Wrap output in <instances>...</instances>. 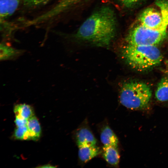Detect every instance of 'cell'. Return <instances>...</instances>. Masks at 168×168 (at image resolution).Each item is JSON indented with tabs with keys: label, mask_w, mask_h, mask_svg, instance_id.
Instances as JSON below:
<instances>
[{
	"label": "cell",
	"mask_w": 168,
	"mask_h": 168,
	"mask_svg": "<svg viewBox=\"0 0 168 168\" xmlns=\"http://www.w3.org/2000/svg\"><path fill=\"white\" fill-rule=\"evenodd\" d=\"M116 21L113 9L109 7H102L83 22L75 37L97 46H109L116 34Z\"/></svg>",
	"instance_id": "cell-1"
},
{
	"label": "cell",
	"mask_w": 168,
	"mask_h": 168,
	"mask_svg": "<svg viewBox=\"0 0 168 168\" xmlns=\"http://www.w3.org/2000/svg\"><path fill=\"white\" fill-rule=\"evenodd\" d=\"M122 55L132 68L142 71L152 68L162 61V55L156 46L127 44L123 49Z\"/></svg>",
	"instance_id": "cell-2"
},
{
	"label": "cell",
	"mask_w": 168,
	"mask_h": 168,
	"mask_svg": "<svg viewBox=\"0 0 168 168\" xmlns=\"http://www.w3.org/2000/svg\"><path fill=\"white\" fill-rule=\"evenodd\" d=\"M151 87L147 84L137 81L124 83L120 92L119 100L126 108L133 110L147 109L152 96Z\"/></svg>",
	"instance_id": "cell-3"
},
{
	"label": "cell",
	"mask_w": 168,
	"mask_h": 168,
	"mask_svg": "<svg viewBox=\"0 0 168 168\" xmlns=\"http://www.w3.org/2000/svg\"><path fill=\"white\" fill-rule=\"evenodd\" d=\"M167 32L147 27L141 24L132 29L126 38L127 44L156 46L162 41Z\"/></svg>",
	"instance_id": "cell-4"
},
{
	"label": "cell",
	"mask_w": 168,
	"mask_h": 168,
	"mask_svg": "<svg viewBox=\"0 0 168 168\" xmlns=\"http://www.w3.org/2000/svg\"><path fill=\"white\" fill-rule=\"evenodd\" d=\"M141 24L148 28L165 32L162 28L163 19L161 13L152 7L145 9L139 18Z\"/></svg>",
	"instance_id": "cell-5"
},
{
	"label": "cell",
	"mask_w": 168,
	"mask_h": 168,
	"mask_svg": "<svg viewBox=\"0 0 168 168\" xmlns=\"http://www.w3.org/2000/svg\"><path fill=\"white\" fill-rule=\"evenodd\" d=\"M85 0H60L54 7L47 12L50 18L53 19L73 6Z\"/></svg>",
	"instance_id": "cell-6"
},
{
	"label": "cell",
	"mask_w": 168,
	"mask_h": 168,
	"mask_svg": "<svg viewBox=\"0 0 168 168\" xmlns=\"http://www.w3.org/2000/svg\"><path fill=\"white\" fill-rule=\"evenodd\" d=\"M21 0H0V21L12 16L16 11Z\"/></svg>",
	"instance_id": "cell-7"
},
{
	"label": "cell",
	"mask_w": 168,
	"mask_h": 168,
	"mask_svg": "<svg viewBox=\"0 0 168 168\" xmlns=\"http://www.w3.org/2000/svg\"><path fill=\"white\" fill-rule=\"evenodd\" d=\"M76 138L78 147L85 145H96V138L91 132L86 128L80 129L77 133Z\"/></svg>",
	"instance_id": "cell-8"
},
{
	"label": "cell",
	"mask_w": 168,
	"mask_h": 168,
	"mask_svg": "<svg viewBox=\"0 0 168 168\" xmlns=\"http://www.w3.org/2000/svg\"><path fill=\"white\" fill-rule=\"evenodd\" d=\"M78 147L79 158L84 162H87L96 157L100 152V149L96 145H85Z\"/></svg>",
	"instance_id": "cell-9"
},
{
	"label": "cell",
	"mask_w": 168,
	"mask_h": 168,
	"mask_svg": "<svg viewBox=\"0 0 168 168\" xmlns=\"http://www.w3.org/2000/svg\"><path fill=\"white\" fill-rule=\"evenodd\" d=\"M100 140L104 146H112L117 148L119 143L118 138L108 126L102 129L100 135Z\"/></svg>",
	"instance_id": "cell-10"
},
{
	"label": "cell",
	"mask_w": 168,
	"mask_h": 168,
	"mask_svg": "<svg viewBox=\"0 0 168 168\" xmlns=\"http://www.w3.org/2000/svg\"><path fill=\"white\" fill-rule=\"evenodd\" d=\"M25 52L23 50L14 48L3 43L0 46V59L1 61L13 60L21 55Z\"/></svg>",
	"instance_id": "cell-11"
},
{
	"label": "cell",
	"mask_w": 168,
	"mask_h": 168,
	"mask_svg": "<svg viewBox=\"0 0 168 168\" xmlns=\"http://www.w3.org/2000/svg\"><path fill=\"white\" fill-rule=\"evenodd\" d=\"M103 156L105 160L113 166L117 165L119 162L120 156L117 148L112 146H104Z\"/></svg>",
	"instance_id": "cell-12"
},
{
	"label": "cell",
	"mask_w": 168,
	"mask_h": 168,
	"mask_svg": "<svg viewBox=\"0 0 168 168\" xmlns=\"http://www.w3.org/2000/svg\"><path fill=\"white\" fill-rule=\"evenodd\" d=\"M155 96L159 101H168V77H164L160 81L155 91Z\"/></svg>",
	"instance_id": "cell-13"
},
{
	"label": "cell",
	"mask_w": 168,
	"mask_h": 168,
	"mask_svg": "<svg viewBox=\"0 0 168 168\" xmlns=\"http://www.w3.org/2000/svg\"><path fill=\"white\" fill-rule=\"evenodd\" d=\"M26 126L30 133L31 139L38 140L40 135L41 128L36 117L34 115L28 119Z\"/></svg>",
	"instance_id": "cell-14"
},
{
	"label": "cell",
	"mask_w": 168,
	"mask_h": 168,
	"mask_svg": "<svg viewBox=\"0 0 168 168\" xmlns=\"http://www.w3.org/2000/svg\"><path fill=\"white\" fill-rule=\"evenodd\" d=\"M14 111L16 116L28 120L34 116L33 110L31 106L26 104H21L15 105Z\"/></svg>",
	"instance_id": "cell-15"
},
{
	"label": "cell",
	"mask_w": 168,
	"mask_h": 168,
	"mask_svg": "<svg viewBox=\"0 0 168 168\" xmlns=\"http://www.w3.org/2000/svg\"><path fill=\"white\" fill-rule=\"evenodd\" d=\"M156 4L160 9L163 23L168 26V0H157Z\"/></svg>",
	"instance_id": "cell-16"
},
{
	"label": "cell",
	"mask_w": 168,
	"mask_h": 168,
	"mask_svg": "<svg viewBox=\"0 0 168 168\" xmlns=\"http://www.w3.org/2000/svg\"><path fill=\"white\" fill-rule=\"evenodd\" d=\"M14 136L15 138L17 139H31L30 134L26 125L17 127L15 130Z\"/></svg>",
	"instance_id": "cell-17"
},
{
	"label": "cell",
	"mask_w": 168,
	"mask_h": 168,
	"mask_svg": "<svg viewBox=\"0 0 168 168\" xmlns=\"http://www.w3.org/2000/svg\"><path fill=\"white\" fill-rule=\"evenodd\" d=\"M50 0H23L24 5L29 7H35L43 5Z\"/></svg>",
	"instance_id": "cell-18"
},
{
	"label": "cell",
	"mask_w": 168,
	"mask_h": 168,
	"mask_svg": "<svg viewBox=\"0 0 168 168\" xmlns=\"http://www.w3.org/2000/svg\"><path fill=\"white\" fill-rule=\"evenodd\" d=\"M144 0H120L122 4L128 8H132L142 2Z\"/></svg>",
	"instance_id": "cell-19"
},
{
	"label": "cell",
	"mask_w": 168,
	"mask_h": 168,
	"mask_svg": "<svg viewBox=\"0 0 168 168\" xmlns=\"http://www.w3.org/2000/svg\"><path fill=\"white\" fill-rule=\"evenodd\" d=\"M28 120L23 119L18 116H16L15 122L17 127L26 125Z\"/></svg>",
	"instance_id": "cell-20"
},
{
	"label": "cell",
	"mask_w": 168,
	"mask_h": 168,
	"mask_svg": "<svg viewBox=\"0 0 168 168\" xmlns=\"http://www.w3.org/2000/svg\"><path fill=\"white\" fill-rule=\"evenodd\" d=\"M39 167L41 168H54L55 167V166H53L50 164H46L42 166L38 167Z\"/></svg>",
	"instance_id": "cell-21"
},
{
	"label": "cell",
	"mask_w": 168,
	"mask_h": 168,
	"mask_svg": "<svg viewBox=\"0 0 168 168\" xmlns=\"http://www.w3.org/2000/svg\"><path fill=\"white\" fill-rule=\"evenodd\" d=\"M163 71H164V73L168 75V69H167L166 70H163Z\"/></svg>",
	"instance_id": "cell-22"
},
{
	"label": "cell",
	"mask_w": 168,
	"mask_h": 168,
	"mask_svg": "<svg viewBox=\"0 0 168 168\" xmlns=\"http://www.w3.org/2000/svg\"><path fill=\"white\" fill-rule=\"evenodd\" d=\"M167 63L168 65V60L167 61ZM168 69V68H167Z\"/></svg>",
	"instance_id": "cell-23"
},
{
	"label": "cell",
	"mask_w": 168,
	"mask_h": 168,
	"mask_svg": "<svg viewBox=\"0 0 168 168\" xmlns=\"http://www.w3.org/2000/svg\"></svg>",
	"instance_id": "cell-24"
}]
</instances>
